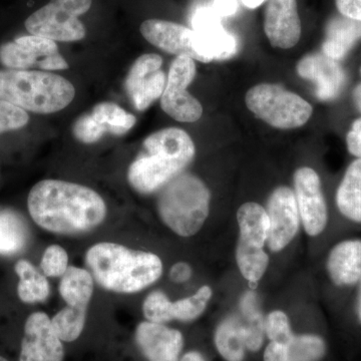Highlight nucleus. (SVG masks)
I'll list each match as a JSON object with an SVG mask.
<instances>
[{
  "mask_svg": "<svg viewBox=\"0 0 361 361\" xmlns=\"http://www.w3.org/2000/svg\"><path fill=\"white\" fill-rule=\"evenodd\" d=\"M28 212L42 229L58 234L90 231L106 218V206L94 190L59 180H40L30 190Z\"/></svg>",
  "mask_w": 361,
  "mask_h": 361,
  "instance_id": "f257e3e1",
  "label": "nucleus"
},
{
  "mask_svg": "<svg viewBox=\"0 0 361 361\" xmlns=\"http://www.w3.org/2000/svg\"><path fill=\"white\" fill-rule=\"evenodd\" d=\"M85 263L97 283L116 293L141 291L163 273V263L156 254L109 242L90 247Z\"/></svg>",
  "mask_w": 361,
  "mask_h": 361,
  "instance_id": "f03ea898",
  "label": "nucleus"
},
{
  "mask_svg": "<svg viewBox=\"0 0 361 361\" xmlns=\"http://www.w3.org/2000/svg\"><path fill=\"white\" fill-rule=\"evenodd\" d=\"M146 155L130 165L128 179L134 189L149 194L166 186L180 174L195 157V145L185 130L168 128L149 135L144 142Z\"/></svg>",
  "mask_w": 361,
  "mask_h": 361,
  "instance_id": "7ed1b4c3",
  "label": "nucleus"
},
{
  "mask_svg": "<svg viewBox=\"0 0 361 361\" xmlns=\"http://www.w3.org/2000/svg\"><path fill=\"white\" fill-rule=\"evenodd\" d=\"M75 90L65 78L45 71H0V101L35 114L56 113L73 102Z\"/></svg>",
  "mask_w": 361,
  "mask_h": 361,
  "instance_id": "20e7f679",
  "label": "nucleus"
},
{
  "mask_svg": "<svg viewBox=\"0 0 361 361\" xmlns=\"http://www.w3.org/2000/svg\"><path fill=\"white\" fill-rule=\"evenodd\" d=\"M164 187L158 201L161 221L179 236H193L208 217L210 191L189 174L177 176Z\"/></svg>",
  "mask_w": 361,
  "mask_h": 361,
  "instance_id": "39448f33",
  "label": "nucleus"
},
{
  "mask_svg": "<svg viewBox=\"0 0 361 361\" xmlns=\"http://www.w3.org/2000/svg\"><path fill=\"white\" fill-rule=\"evenodd\" d=\"M245 102L254 115L279 130L301 127L313 113L308 102L278 85L260 84L251 87L247 92Z\"/></svg>",
  "mask_w": 361,
  "mask_h": 361,
  "instance_id": "423d86ee",
  "label": "nucleus"
},
{
  "mask_svg": "<svg viewBox=\"0 0 361 361\" xmlns=\"http://www.w3.org/2000/svg\"><path fill=\"white\" fill-rule=\"evenodd\" d=\"M237 221L240 231L237 264L245 279L257 283L269 264V257L263 250L269 234V218L262 206L248 202L240 207Z\"/></svg>",
  "mask_w": 361,
  "mask_h": 361,
  "instance_id": "0eeeda50",
  "label": "nucleus"
},
{
  "mask_svg": "<svg viewBox=\"0 0 361 361\" xmlns=\"http://www.w3.org/2000/svg\"><path fill=\"white\" fill-rule=\"evenodd\" d=\"M92 4V0H51L25 20V28L30 35L54 42H78L87 33L78 18Z\"/></svg>",
  "mask_w": 361,
  "mask_h": 361,
  "instance_id": "6e6552de",
  "label": "nucleus"
},
{
  "mask_svg": "<svg viewBox=\"0 0 361 361\" xmlns=\"http://www.w3.org/2000/svg\"><path fill=\"white\" fill-rule=\"evenodd\" d=\"M196 75L194 59L186 56L176 58L169 71L167 84L161 97V106L178 122L194 123L203 115L202 104L187 87Z\"/></svg>",
  "mask_w": 361,
  "mask_h": 361,
  "instance_id": "1a4fd4ad",
  "label": "nucleus"
},
{
  "mask_svg": "<svg viewBox=\"0 0 361 361\" xmlns=\"http://www.w3.org/2000/svg\"><path fill=\"white\" fill-rule=\"evenodd\" d=\"M0 63L9 70L39 68L44 71L68 68L54 40L37 35H25L0 47Z\"/></svg>",
  "mask_w": 361,
  "mask_h": 361,
  "instance_id": "9d476101",
  "label": "nucleus"
},
{
  "mask_svg": "<svg viewBox=\"0 0 361 361\" xmlns=\"http://www.w3.org/2000/svg\"><path fill=\"white\" fill-rule=\"evenodd\" d=\"M294 188L304 229L310 236H318L324 231L329 221L319 176L310 167L298 169L294 174Z\"/></svg>",
  "mask_w": 361,
  "mask_h": 361,
  "instance_id": "9b49d317",
  "label": "nucleus"
},
{
  "mask_svg": "<svg viewBox=\"0 0 361 361\" xmlns=\"http://www.w3.org/2000/svg\"><path fill=\"white\" fill-rule=\"evenodd\" d=\"M220 20L212 7H200L194 13L195 49L202 63L231 58L237 51L236 40L226 32Z\"/></svg>",
  "mask_w": 361,
  "mask_h": 361,
  "instance_id": "f8f14e48",
  "label": "nucleus"
},
{
  "mask_svg": "<svg viewBox=\"0 0 361 361\" xmlns=\"http://www.w3.org/2000/svg\"><path fill=\"white\" fill-rule=\"evenodd\" d=\"M269 234L267 243L270 250L281 251L296 236L300 224L298 206L294 191L288 187H279L268 199Z\"/></svg>",
  "mask_w": 361,
  "mask_h": 361,
  "instance_id": "ddd939ff",
  "label": "nucleus"
},
{
  "mask_svg": "<svg viewBox=\"0 0 361 361\" xmlns=\"http://www.w3.org/2000/svg\"><path fill=\"white\" fill-rule=\"evenodd\" d=\"M63 355L65 349L51 318L44 312L32 313L25 322L20 361H63Z\"/></svg>",
  "mask_w": 361,
  "mask_h": 361,
  "instance_id": "4468645a",
  "label": "nucleus"
},
{
  "mask_svg": "<svg viewBox=\"0 0 361 361\" xmlns=\"http://www.w3.org/2000/svg\"><path fill=\"white\" fill-rule=\"evenodd\" d=\"M297 73L314 82L316 96L322 101H330L339 96L346 82V75L336 59L323 52L307 54L299 61Z\"/></svg>",
  "mask_w": 361,
  "mask_h": 361,
  "instance_id": "2eb2a0df",
  "label": "nucleus"
},
{
  "mask_svg": "<svg viewBox=\"0 0 361 361\" xmlns=\"http://www.w3.org/2000/svg\"><path fill=\"white\" fill-rule=\"evenodd\" d=\"M264 32L272 47L288 49L296 45L301 37L296 0H268Z\"/></svg>",
  "mask_w": 361,
  "mask_h": 361,
  "instance_id": "dca6fc26",
  "label": "nucleus"
},
{
  "mask_svg": "<svg viewBox=\"0 0 361 361\" xmlns=\"http://www.w3.org/2000/svg\"><path fill=\"white\" fill-rule=\"evenodd\" d=\"M135 342L148 361H179L184 346L180 331L151 322L137 325Z\"/></svg>",
  "mask_w": 361,
  "mask_h": 361,
  "instance_id": "f3484780",
  "label": "nucleus"
},
{
  "mask_svg": "<svg viewBox=\"0 0 361 361\" xmlns=\"http://www.w3.org/2000/svg\"><path fill=\"white\" fill-rule=\"evenodd\" d=\"M140 30L149 44L161 51L201 61L195 49V35L191 28L171 21L148 20L142 23Z\"/></svg>",
  "mask_w": 361,
  "mask_h": 361,
  "instance_id": "a211bd4d",
  "label": "nucleus"
},
{
  "mask_svg": "<svg viewBox=\"0 0 361 361\" xmlns=\"http://www.w3.org/2000/svg\"><path fill=\"white\" fill-rule=\"evenodd\" d=\"M330 279L337 286H353L361 281V240H345L330 251L326 263Z\"/></svg>",
  "mask_w": 361,
  "mask_h": 361,
  "instance_id": "6ab92c4d",
  "label": "nucleus"
},
{
  "mask_svg": "<svg viewBox=\"0 0 361 361\" xmlns=\"http://www.w3.org/2000/svg\"><path fill=\"white\" fill-rule=\"evenodd\" d=\"M326 353V343L315 334H299L286 344L270 342L264 361H319Z\"/></svg>",
  "mask_w": 361,
  "mask_h": 361,
  "instance_id": "aec40b11",
  "label": "nucleus"
},
{
  "mask_svg": "<svg viewBox=\"0 0 361 361\" xmlns=\"http://www.w3.org/2000/svg\"><path fill=\"white\" fill-rule=\"evenodd\" d=\"M361 39V21L334 16L329 21L325 30L322 52L329 58L339 61Z\"/></svg>",
  "mask_w": 361,
  "mask_h": 361,
  "instance_id": "412c9836",
  "label": "nucleus"
},
{
  "mask_svg": "<svg viewBox=\"0 0 361 361\" xmlns=\"http://www.w3.org/2000/svg\"><path fill=\"white\" fill-rule=\"evenodd\" d=\"M336 202L344 217L361 224V158L348 166L337 189Z\"/></svg>",
  "mask_w": 361,
  "mask_h": 361,
  "instance_id": "4be33fe9",
  "label": "nucleus"
},
{
  "mask_svg": "<svg viewBox=\"0 0 361 361\" xmlns=\"http://www.w3.org/2000/svg\"><path fill=\"white\" fill-rule=\"evenodd\" d=\"M94 292V277L89 271L71 266L59 283V293L71 307L87 310Z\"/></svg>",
  "mask_w": 361,
  "mask_h": 361,
  "instance_id": "5701e85b",
  "label": "nucleus"
},
{
  "mask_svg": "<svg viewBox=\"0 0 361 361\" xmlns=\"http://www.w3.org/2000/svg\"><path fill=\"white\" fill-rule=\"evenodd\" d=\"M216 348L227 361H243L246 341L241 320L236 316L226 318L218 325L214 336Z\"/></svg>",
  "mask_w": 361,
  "mask_h": 361,
  "instance_id": "b1692460",
  "label": "nucleus"
},
{
  "mask_svg": "<svg viewBox=\"0 0 361 361\" xmlns=\"http://www.w3.org/2000/svg\"><path fill=\"white\" fill-rule=\"evenodd\" d=\"M241 323L245 334L246 346L249 350L257 351L264 338L265 322L259 306L257 295L253 291H247L240 302Z\"/></svg>",
  "mask_w": 361,
  "mask_h": 361,
  "instance_id": "393cba45",
  "label": "nucleus"
},
{
  "mask_svg": "<svg viewBox=\"0 0 361 361\" xmlns=\"http://www.w3.org/2000/svg\"><path fill=\"white\" fill-rule=\"evenodd\" d=\"M14 270L20 277L18 292L23 302H42L49 297V281L32 263L27 260L18 261Z\"/></svg>",
  "mask_w": 361,
  "mask_h": 361,
  "instance_id": "a878e982",
  "label": "nucleus"
},
{
  "mask_svg": "<svg viewBox=\"0 0 361 361\" xmlns=\"http://www.w3.org/2000/svg\"><path fill=\"white\" fill-rule=\"evenodd\" d=\"M28 231L25 221L11 211H0V254L13 255L25 248Z\"/></svg>",
  "mask_w": 361,
  "mask_h": 361,
  "instance_id": "bb28decb",
  "label": "nucleus"
},
{
  "mask_svg": "<svg viewBox=\"0 0 361 361\" xmlns=\"http://www.w3.org/2000/svg\"><path fill=\"white\" fill-rule=\"evenodd\" d=\"M92 115L104 126L106 132L115 135L127 134L135 123V116L114 103L97 104Z\"/></svg>",
  "mask_w": 361,
  "mask_h": 361,
  "instance_id": "cd10ccee",
  "label": "nucleus"
},
{
  "mask_svg": "<svg viewBox=\"0 0 361 361\" xmlns=\"http://www.w3.org/2000/svg\"><path fill=\"white\" fill-rule=\"evenodd\" d=\"M212 297V289L210 286L201 287L194 295L180 299L169 305L170 320L177 319L180 322H192L196 319L206 310L207 304Z\"/></svg>",
  "mask_w": 361,
  "mask_h": 361,
  "instance_id": "c85d7f7f",
  "label": "nucleus"
},
{
  "mask_svg": "<svg viewBox=\"0 0 361 361\" xmlns=\"http://www.w3.org/2000/svg\"><path fill=\"white\" fill-rule=\"evenodd\" d=\"M87 310L66 306L51 319L52 327L61 341H77L85 324Z\"/></svg>",
  "mask_w": 361,
  "mask_h": 361,
  "instance_id": "c756f323",
  "label": "nucleus"
},
{
  "mask_svg": "<svg viewBox=\"0 0 361 361\" xmlns=\"http://www.w3.org/2000/svg\"><path fill=\"white\" fill-rule=\"evenodd\" d=\"M166 84V75L161 71H155L145 78L130 94L135 108L137 111L147 110L154 101L161 97Z\"/></svg>",
  "mask_w": 361,
  "mask_h": 361,
  "instance_id": "7c9ffc66",
  "label": "nucleus"
},
{
  "mask_svg": "<svg viewBox=\"0 0 361 361\" xmlns=\"http://www.w3.org/2000/svg\"><path fill=\"white\" fill-rule=\"evenodd\" d=\"M163 59L155 54H144L135 61L126 80V90L130 94L137 85L151 73L160 71Z\"/></svg>",
  "mask_w": 361,
  "mask_h": 361,
  "instance_id": "2f4dec72",
  "label": "nucleus"
},
{
  "mask_svg": "<svg viewBox=\"0 0 361 361\" xmlns=\"http://www.w3.org/2000/svg\"><path fill=\"white\" fill-rule=\"evenodd\" d=\"M265 332L271 342L286 344L295 336L292 331L290 322L283 311L276 310L268 315L265 322Z\"/></svg>",
  "mask_w": 361,
  "mask_h": 361,
  "instance_id": "473e14b6",
  "label": "nucleus"
},
{
  "mask_svg": "<svg viewBox=\"0 0 361 361\" xmlns=\"http://www.w3.org/2000/svg\"><path fill=\"white\" fill-rule=\"evenodd\" d=\"M40 268L45 276H63L68 268V253L63 247L51 245L45 249Z\"/></svg>",
  "mask_w": 361,
  "mask_h": 361,
  "instance_id": "72a5a7b5",
  "label": "nucleus"
},
{
  "mask_svg": "<svg viewBox=\"0 0 361 361\" xmlns=\"http://www.w3.org/2000/svg\"><path fill=\"white\" fill-rule=\"evenodd\" d=\"M171 301L161 291H154L149 294L142 305L145 317L151 322L166 323L171 322L169 316V305Z\"/></svg>",
  "mask_w": 361,
  "mask_h": 361,
  "instance_id": "f704fd0d",
  "label": "nucleus"
},
{
  "mask_svg": "<svg viewBox=\"0 0 361 361\" xmlns=\"http://www.w3.org/2000/svg\"><path fill=\"white\" fill-rule=\"evenodd\" d=\"M30 121V116L23 109L7 102L0 101V134L23 129Z\"/></svg>",
  "mask_w": 361,
  "mask_h": 361,
  "instance_id": "c9c22d12",
  "label": "nucleus"
},
{
  "mask_svg": "<svg viewBox=\"0 0 361 361\" xmlns=\"http://www.w3.org/2000/svg\"><path fill=\"white\" fill-rule=\"evenodd\" d=\"M73 135L78 141L92 144L103 137L106 129L92 115H84L78 118L73 125Z\"/></svg>",
  "mask_w": 361,
  "mask_h": 361,
  "instance_id": "e433bc0d",
  "label": "nucleus"
},
{
  "mask_svg": "<svg viewBox=\"0 0 361 361\" xmlns=\"http://www.w3.org/2000/svg\"><path fill=\"white\" fill-rule=\"evenodd\" d=\"M336 4L341 16L361 21V0H336Z\"/></svg>",
  "mask_w": 361,
  "mask_h": 361,
  "instance_id": "4c0bfd02",
  "label": "nucleus"
},
{
  "mask_svg": "<svg viewBox=\"0 0 361 361\" xmlns=\"http://www.w3.org/2000/svg\"><path fill=\"white\" fill-rule=\"evenodd\" d=\"M212 7L214 13L219 18L233 16L238 9L237 0H214Z\"/></svg>",
  "mask_w": 361,
  "mask_h": 361,
  "instance_id": "58836bf2",
  "label": "nucleus"
},
{
  "mask_svg": "<svg viewBox=\"0 0 361 361\" xmlns=\"http://www.w3.org/2000/svg\"><path fill=\"white\" fill-rule=\"evenodd\" d=\"M192 276V268L185 262H179L173 266L170 271V278L177 283L186 282Z\"/></svg>",
  "mask_w": 361,
  "mask_h": 361,
  "instance_id": "ea45409f",
  "label": "nucleus"
},
{
  "mask_svg": "<svg viewBox=\"0 0 361 361\" xmlns=\"http://www.w3.org/2000/svg\"><path fill=\"white\" fill-rule=\"evenodd\" d=\"M346 145L349 153L356 158H361V132L350 130L346 135Z\"/></svg>",
  "mask_w": 361,
  "mask_h": 361,
  "instance_id": "a19ab883",
  "label": "nucleus"
},
{
  "mask_svg": "<svg viewBox=\"0 0 361 361\" xmlns=\"http://www.w3.org/2000/svg\"><path fill=\"white\" fill-rule=\"evenodd\" d=\"M180 361H205V360H204L203 356H202L200 353H197V351H190V353L183 356Z\"/></svg>",
  "mask_w": 361,
  "mask_h": 361,
  "instance_id": "79ce46f5",
  "label": "nucleus"
},
{
  "mask_svg": "<svg viewBox=\"0 0 361 361\" xmlns=\"http://www.w3.org/2000/svg\"><path fill=\"white\" fill-rule=\"evenodd\" d=\"M353 97L356 108H357L358 111L361 113V84L356 85L355 89L353 90Z\"/></svg>",
  "mask_w": 361,
  "mask_h": 361,
  "instance_id": "37998d69",
  "label": "nucleus"
},
{
  "mask_svg": "<svg viewBox=\"0 0 361 361\" xmlns=\"http://www.w3.org/2000/svg\"><path fill=\"white\" fill-rule=\"evenodd\" d=\"M264 1L265 0H242L244 6L251 9L257 8V7L260 6Z\"/></svg>",
  "mask_w": 361,
  "mask_h": 361,
  "instance_id": "c03bdc74",
  "label": "nucleus"
},
{
  "mask_svg": "<svg viewBox=\"0 0 361 361\" xmlns=\"http://www.w3.org/2000/svg\"><path fill=\"white\" fill-rule=\"evenodd\" d=\"M351 130H356V132H361V118H357V120L353 122Z\"/></svg>",
  "mask_w": 361,
  "mask_h": 361,
  "instance_id": "a18cd8bd",
  "label": "nucleus"
},
{
  "mask_svg": "<svg viewBox=\"0 0 361 361\" xmlns=\"http://www.w3.org/2000/svg\"><path fill=\"white\" fill-rule=\"evenodd\" d=\"M358 315H360V322H361V281H360V304H358Z\"/></svg>",
  "mask_w": 361,
  "mask_h": 361,
  "instance_id": "49530a36",
  "label": "nucleus"
},
{
  "mask_svg": "<svg viewBox=\"0 0 361 361\" xmlns=\"http://www.w3.org/2000/svg\"><path fill=\"white\" fill-rule=\"evenodd\" d=\"M0 361H8V360H6V358L2 357V356H0Z\"/></svg>",
  "mask_w": 361,
  "mask_h": 361,
  "instance_id": "de8ad7c7",
  "label": "nucleus"
}]
</instances>
